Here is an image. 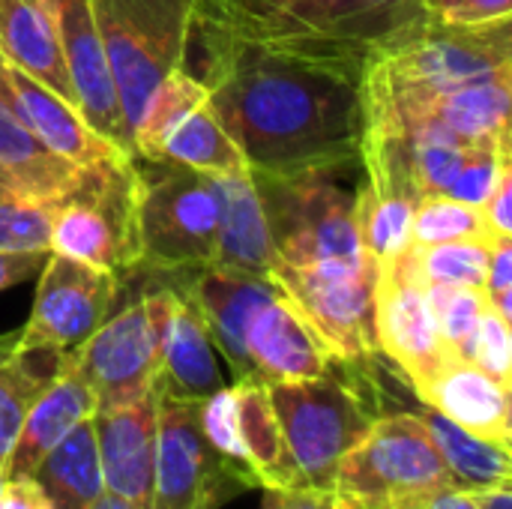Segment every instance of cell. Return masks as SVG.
I'll return each mask as SVG.
<instances>
[{
    "label": "cell",
    "mask_w": 512,
    "mask_h": 509,
    "mask_svg": "<svg viewBox=\"0 0 512 509\" xmlns=\"http://www.w3.org/2000/svg\"><path fill=\"white\" fill-rule=\"evenodd\" d=\"M195 78L249 171L360 165V72L195 12Z\"/></svg>",
    "instance_id": "cell-1"
},
{
    "label": "cell",
    "mask_w": 512,
    "mask_h": 509,
    "mask_svg": "<svg viewBox=\"0 0 512 509\" xmlns=\"http://www.w3.org/2000/svg\"><path fill=\"white\" fill-rule=\"evenodd\" d=\"M198 12L261 42L351 66L423 24V0H198Z\"/></svg>",
    "instance_id": "cell-2"
},
{
    "label": "cell",
    "mask_w": 512,
    "mask_h": 509,
    "mask_svg": "<svg viewBox=\"0 0 512 509\" xmlns=\"http://www.w3.org/2000/svg\"><path fill=\"white\" fill-rule=\"evenodd\" d=\"M372 369L333 360L318 378L267 384L285 441L291 489L330 492L339 462L369 435L375 420L387 414L381 411Z\"/></svg>",
    "instance_id": "cell-3"
},
{
    "label": "cell",
    "mask_w": 512,
    "mask_h": 509,
    "mask_svg": "<svg viewBox=\"0 0 512 509\" xmlns=\"http://www.w3.org/2000/svg\"><path fill=\"white\" fill-rule=\"evenodd\" d=\"M504 72H512V18L471 27L426 18L366 60L360 93L429 96Z\"/></svg>",
    "instance_id": "cell-4"
},
{
    "label": "cell",
    "mask_w": 512,
    "mask_h": 509,
    "mask_svg": "<svg viewBox=\"0 0 512 509\" xmlns=\"http://www.w3.org/2000/svg\"><path fill=\"white\" fill-rule=\"evenodd\" d=\"M360 165L342 168H303V171H249L258 189L273 261L312 267V264H357L366 261L354 222V198L345 177Z\"/></svg>",
    "instance_id": "cell-5"
},
{
    "label": "cell",
    "mask_w": 512,
    "mask_h": 509,
    "mask_svg": "<svg viewBox=\"0 0 512 509\" xmlns=\"http://www.w3.org/2000/svg\"><path fill=\"white\" fill-rule=\"evenodd\" d=\"M138 162V243L144 276H168L213 264L219 225L216 177L168 162Z\"/></svg>",
    "instance_id": "cell-6"
},
{
    "label": "cell",
    "mask_w": 512,
    "mask_h": 509,
    "mask_svg": "<svg viewBox=\"0 0 512 509\" xmlns=\"http://www.w3.org/2000/svg\"><path fill=\"white\" fill-rule=\"evenodd\" d=\"M453 486L417 411L381 414L369 435L339 462L333 498L345 509H423Z\"/></svg>",
    "instance_id": "cell-7"
},
{
    "label": "cell",
    "mask_w": 512,
    "mask_h": 509,
    "mask_svg": "<svg viewBox=\"0 0 512 509\" xmlns=\"http://www.w3.org/2000/svg\"><path fill=\"white\" fill-rule=\"evenodd\" d=\"M93 12L132 141L156 84L189 60L198 0H93Z\"/></svg>",
    "instance_id": "cell-8"
},
{
    "label": "cell",
    "mask_w": 512,
    "mask_h": 509,
    "mask_svg": "<svg viewBox=\"0 0 512 509\" xmlns=\"http://www.w3.org/2000/svg\"><path fill=\"white\" fill-rule=\"evenodd\" d=\"M375 276L369 261L357 264H276L270 279L309 324L318 342L336 363L372 369L378 354L375 342Z\"/></svg>",
    "instance_id": "cell-9"
},
{
    "label": "cell",
    "mask_w": 512,
    "mask_h": 509,
    "mask_svg": "<svg viewBox=\"0 0 512 509\" xmlns=\"http://www.w3.org/2000/svg\"><path fill=\"white\" fill-rule=\"evenodd\" d=\"M132 153L135 159H168L210 177L249 171L240 147L216 117L207 87L189 66L165 75L150 93L132 129Z\"/></svg>",
    "instance_id": "cell-10"
},
{
    "label": "cell",
    "mask_w": 512,
    "mask_h": 509,
    "mask_svg": "<svg viewBox=\"0 0 512 509\" xmlns=\"http://www.w3.org/2000/svg\"><path fill=\"white\" fill-rule=\"evenodd\" d=\"M138 162L90 174L81 192L54 207L48 252L117 276L123 285L141 264Z\"/></svg>",
    "instance_id": "cell-11"
},
{
    "label": "cell",
    "mask_w": 512,
    "mask_h": 509,
    "mask_svg": "<svg viewBox=\"0 0 512 509\" xmlns=\"http://www.w3.org/2000/svg\"><path fill=\"white\" fill-rule=\"evenodd\" d=\"M246 489L252 480L201 435L198 402L159 396L150 509H219Z\"/></svg>",
    "instance_id": "cell-12"
},
{
    "label": "cell",
    "mask_w": 512,
    "mask_h": 509,
    "mask_svg": "<svg viewBox=\"0 0 512 509\" xmlns=\"http://www.w3.org/2000/svg\"><path fill=\"white\" fill-rule=\"evenodd\" d=\"M123 291L126 285L117 276L48 252L39 267L30 315L18 327V342L24 348L75 357L117 309Z\"/></svg>",
    "instance_id": "cell-13"
},
{
    "label": "cell",
    "mask_w": 512,
    "mask_h": 509,
    "mask_svg": "<svg viewBox=\"0 0 512 509\" xmlns=\"http://www.w3.org/2000/svg\"><path fill=\"white\" fill-rule=\"evenodd\" d=\"M375 342L378 354L387 357L411 393L426 384L444 363L447 354L429 297L426 282L414 267L411 246L390 264L378 267L375 276Z\"/></svg>",
    "instance_id": "cell-14"
},
{
    "label": "cell",
    "mask_w": 512,
    "mask_h": 509,
    "mask_svg": "<svg viewBox=\"0 0 512 509\" xmlns=\"http://www.w3.org/2000/svg\"><path fill=\"white\" fill-rule=\"evenodd\" d=\"M75 366L90 384L99 408L126 405L156 390L159 327L141 288L120 300L105 324L78 348Z\"/></svg>",
    "instance_id": "cell-15"
},
{
    "label": "cell",
    "mask_w": 512,
    "mask_h": 509,
    "mask_svg": "<svg viewBox=\"0 0 512 509\" xmlns=\"http://www.w3.org/2000/svg\"><path fill=\"white\" fill-rule=\"evenodd\" d=\"M144 303L159 327V396L201 402L216 393L225 378L216 363V348L192 303L168 282L147 276L141 285Z\"/></svg>",
    "instance_id": "cell-16"
},
{
    "label": "cell",
    "mask_w": 512,
    "mask_h": 509,
    "mask_svg": "<svg viewBox=\"0 0 512 509\" xmlns=\"http://www.w3.org/2000/svg\"><path fill=\"white\" fill-rule=\"evenodd\" d=\"M156 279L168 282L192 303V309L207 327L216 354L225 357L234 381H255L246 354V330L255 312L279 294V285L273 279L246 276L213 264L201 270L156 276Z\"/></svg>",
    "instance_id": "cell-17"
},
{
    "label": "cell",
    "mask_w": 512,
    "mask_h": 509,
    "mask_svg": "<svg viewBox=\"0 0 512 509\" xmlns=\"http://www.w3.org/2000/svg\"><path fill=\"white\" fill-rule=\"evenodd\" d=\"M0 81H3L15 111L21 114V120L60 159L72 162L75 168L93 171V174L126 168L135 162V156L129 150H123L120 144L99 135L66 96L45 87L42 81H36L33 75H27L24 69H18L15 63H9L3 57H0Z\"/></svg>",
    "instance_id": "cell-18"
},
{
    "label": "cell",
    "mask_w": 512,
    "mask_h": 509,
    "mask_svg": "<svg viewBox=\"0 0 512 509\" xmlns=\"http://www.w3.org/2000/svg\"><path fill=\"white\" fill-rule=\"evenodd\" d=\"M54 15H57L60 51H63V66H66L75 108L99 135H105L108 141L132 153L129 129L123 123V111H120L114 75H111L108 51L96 24L93 0H54Z\"/></svg>",
    "instance_id": "cell-19"
},
{
    "label": "cell",
    "mask_w": 512,
    "mask_h": 509,
    "mask_svg": "<svg viewBox=\"0 0 512 509\" xmlns=\"http://www.w3.org/2000/svg\"><path fill=\"white\" fill-rule=\"evenodd\" d=\"M156 414L159 390L114 408H96L93 438L105 492L135 509H150L156 468Z\"/></svg>",
    "instance_id": "cell-20"
},
{
    "label": "cell",
    "mask_w": 512,
    "mask_h": 509,
    "mask_svg": "<svg viewBox=\"0 0 512 509\" xmlns=\"http://www.w3.org/2000/svg\"><path fill=\"white\" fill-rule=\"evenodd\" d=\"M246 354L258 384H291L318 378L330 369L333 357L279 291L267 300L246 330Z\"/></svg>",
    "instance_id": "cell-21"
},
{
    "label": "cell",
    "mask_w": 512,
    "mask_h": 509,
    "mask_svg": "<svg viewBox=\"0 0 512 509\" xmlns=\"http://www.w3.org/2000/svg\"><path fill=\"white\" fill-rule=\"evenodd\" d=\"M417 402L438 411L459 429L512 447L510 387L486 375L468 360L444 363L426 384L414 390Z\"/></svg>",
    "instance_id": "cell-22"
},
{
    "label": "cell",
    "mask_w": 512,
    "mask_h": 509,
    "mask_svg": "<svg viewBox=\"0 0 512 509\" xmlns=\"http://www.w3.org/2000/svg\"><path fill=\"white\" fill-rule=\"evenodd\" d=\"M96 396L84 375L75 366V357L48 381V387L33 399L21 432L15 438L12 456L6 462L3 477L33 474L42 459L81 423H87L96 414Z\"/></svg>",
    "instance_id": "cell-23"
},
{
    "label": "cell",
    "mask_w": 512,
    "mask_h": 509,
    "mask_svg": "<svg viewBox=\"0 0 512 509\" xmlns=\"http://www.w3.org/2000/svg\"><path fill=\"white\" fill-rule=\"evenodd\" d=\"M93 171L75 168L72 162L51 153L33 129L15 111L3 81H0V177L18 186L21 192L45 201L63 204L84 189Z\"/></svg>",
    "instance_id": "cell-24"
},
{
    "label": "cell",
    "mask_w": 512,
    "mask_h": 509,
    "mask_svg": "<svg viewBox=\"0 0 512 509\" xmlns=\"http://www.w3.org/2000/svg\"><path fill=\"white\" fill-rule=\"evenodd\" d=\"M216 186H219V225H216L213 267L270 279L273 246H270V231L252 174L246 171V174L216 177Z\"/></svg>",
    "instance_id": "cell-25"
},
{
    "label": "cell",
    "mask_w": 512,
    "mask_h": 509,
    "mask_svg": "<svg viewBox=\"0 0 512 509\" xmlns=\"http://www.w3.org/2000/svg\"><path fill=\"white\" fill-rule=\"evenodd\" d=\"M0 57L72 102L54 0H0Z\"/></svg>",
    "instance_id": "cell-26"
},
{
    "label": "cell",
    "mask_w": 512,
    "mask_h": 509,
    "mask_svg": "<svg viewBox=\"0 0 512 509\" xmlns=\"http://www.w3.org/2000/svg\"><path fill=\"white\" fill-rule=\"evenodd\" d=\"M69 360L72 357L24 348L18 342V330L0 336V477L33 399Z\"/></svg>",
    "instance_id": "cell-27"
},
{
    "label": "cell",
    "mask_w": 512,
    "mask_h": 509,
    "mask_svg": "<svg viewBox=\"0 0 512 509\" xmlns=\"http://www.w3.org/2000/svg\"><path fill=\"white\" fill-rule=\"evenodd\" d=\"M417 417L423 420L456 489L477 495L495 486H512L510 447L477 438L426 405L417 408Z\"/></svg>",
    "instance_id": "cell-28"
},
{
    "label": "cell",
    "mask_w": 512,
    "mask_h": 509,
    "mask_svg": "<svg viewBox=\"0 0 512 509\" xmlns=\"http://www.w3.org/2000/svg\"><path fill=\"white\" fill-rule=\"evenodd\" d=\"M237 390V423L240 441L246 453V465L258 483V489H291L288 456L282 429L267 396V384L258 381H234Z\"/></svg>",
    "instance_id": "cell-29"
},
{
    "label": "cell",
    "mask_w": 512,
    "mask_h": 509,
    "mask_svg": "<svg viewBox=\"0 0 512 509\" xmlns=\"http://www.w3.org/2000/svg\"><path fill=\"white\" fill-rule=\"evenodd\" d=\"M90 420L72 429L33 471L54 509H87L105 492Z\"/></svg>",
    "instance_id": "cell-30"
},
{
    "label": "cell",
    "mask_w": 512,
    "mask_h": 509,
    "mask_svg": "<svg viewBox=\"0 0 512 509\" xmlns=\"http://www.w3.org/2000/svg\"><path fill=\"white\" fill-rule=\"evenodd\" d=\"M414 207L417 201L399 195H381L360 177L357 198H354V222H357L363 258L369 264L384 267L411 246Z\"/></svg>",
    "instance_id": "cell-31"
},
{
    "label": "cell",
    "mask_w": 512,
    "mask_h": 509,
    "mask_svg": "<svg viewBox=\"0 0 512 509\" xmlns=\"http://www.w3.org/2000/svg\"><path fill=\"white\" fill-rule=\"evenodd\" d=\"M480 207L462 204L447 195L420 198L411 222V246H438L456 240H492Z\"/></svg>",
    "instance_id": "cell-32"
},
{
    "label": "cell",
    "mask_w": 512,
    "mask_h": 509,
    "mask_svg": "<svg viewBox=\"0 0 512 509\" xmlns=\"http://www.w3.org/2000/svg\"><path fill=\"white\" fill-rule=\"evenodd\" d=\"M492 240H456V243H438V246H411L414 267L426 285H465V288L483 291Z\"/></svg>",
    "instance_id": "cell-33"
},
{
    "label": "cell",
    "mask_w": 512,
    "mask_h": 509,
    "mask_svg": "<svg viewBox=\"0 0 512 509\" xmlns=\"http://www.w3.org/2000/svg\"><path fill=\"white\" fill-rule=\"evenodd\" d=\"M426 297L447 354L453 360L471 363L474 333H477L480 312L486 306V294L480 288H465V285H426Z\"/></svg>",
    "instance_id": "cell-34"
},
{
    "label": "cell",
    "mask_w": 512,
    "mask_h": 509,
    "mask_svg": "<svg viewBox=\"0 0 512 509\" xmlns=\"http://www.w3.org/2000/svg\"><path fill=\"white\" fill-rule=\"evenodd\" d=\"M54 204L0 177V252H48Z\"/></svg>",
    "instance_id": "cell-35"
},
{
    "label": "cell",
    "mask_w": 512,
    "mask_h": 509,
    "mask_svg": "<svg viewBox=\"0 0 512 509\" xmlns=\"http://www.w3.org/2000/svg\"><path fill=\"white\" fill-rule=\"evenodd\" d=\"M198 426H201V435L207 438V444L225 462H231L240 474H246L252 480V486L258 489V483H255V477H252V471L246 465V453H243V441H240L234 384H222L216 393H210L207 399L198 402Z\"/></svg>",
    "instance_id": "cell-36"
},
{
    "label": "cell",
    "mask_w": 512,
    "mask_h": 509,
    "mask_svg": "<svg viewBox=\"0 0 512 509\" xmlns=\"http://www.w3.org/2000/svg\"><path fill=\"white\" fill-rule=\"evenodd\" d=\"M510 162L512 147H474L465 156V162L459 165V171L450 180L444 195L483 210V204L489 201V195H492V189L498 183L501 168L510 165Z\"/></svg>",
    "instance_id": "cell-37"
},
{
    "label": "cell",
    "mask_w": 512,
    "mask_h": 509,
    "mask_svg": "<svg viewBox=\"0 0 512 509\" xmlns=\"http://www.w3.org/2000/svg\"><path fill=\"white\" fill-rule=\"evenodd\" d=\"M471 363L486 375H492L495 381L512 387V321L495 312L489 303L483 306L477 321Z\"/></svg>",
    "instance_id": "cell-38"
},
{
    "label": "cell",
    "mask_w": 512,
    "mask_h": 509,
    "mask_svg": "<svg viewBox=\"0 0 512 509\" xmlns=\"http://www.w3.org/2000/svg\"><path fill=\"white\" fill-rule=\"evenodd\" d=\"M423 9L429 18L459 27L495 24L512 18V0H423Z\"/></svg>",
    "instance_id": "cell-39"
},
{
    "label": "cell",
    "mask_w": 512,
    "mask_h": 509,
    "mask_svg": "<svg viewBox=\"0 0 512 509\" xmlns=\"http://www.w3.org/2000/svg\"><path fill=\"white\" fill-rule=\"evenodd\" d=\"M486 303L512 321V237H495L483 282Z\"/></svg>",
    "instance_id": "cell-40"
},
{
    "label": "cell",
    "mask_w": 512,
    "mask_h": 509,
    "mask_svg": "<svg viewBox=\"0 0 512 509\" xmlns=\"http://www.w3.org/2000/svg\"><path fill=\"white\" fill-rule=\"evenodd\" d=\"M0 509H54V504L33 474H18L0 480Z\"/></svg>",
    "instance_id": "cell-41"
},
{
    "label": "cell",
    "mask_w": 512,
    "mask_h": 509,
    "mask_svg": "<svg viewBox=\"0 0 512 509\" xmlns=\"http://www.w3.org/2000/svg\"><path fill=\"white\" fill-rule=\"evenodd\" d=\"M512 162L501 168L498 183L489 195V201L483 204V216L486 225L495 237H512Z\"/></svg>",
    "instance_id": "cell-42"
},
{
    "label": "cell",
    "mask_w": 512,
    "mask_h": 509,
    "mask_svg": "<svg viewBox=\"0 0 512 509\" xmlns=\"http://www.w3.org/2000/svg\"><path fill=\"white\" fill-rule=\"evenodd\" d=\"M261 509H345L333 492H321V489H267L264 495V507Z\"/></svg>",
    "instance_id": "cell-43"
},
{
    "label": "cell",
    "mask_w": 512,
    "mask_h": 509,
    "mask_svg": "<svg viewBox=\"0 0 512 509\" xmlns=\"http://www.w3.org/2000/svg\"><path fill=\"white\" fill-rule=\"evenodd\" d=\"M48 252H0V294L33 279Z\"/></svg>",
    "instance_id": "cell-44"
},
{
    "label": "cell",
    "mask_w": 512,
    "mask_h": 509,
    "mask_svg": "<svg viewBox=\"0 0 512 509\" xmlns=\"http://www.w3.org/2000/svg\"><path fill=\"white\" fill-rule=\"evenodd\" d=\"M423 509H480L477 507V498L465 489H456V486H444L438 489Z\"/></svg>",
    "instance_id": "cell-45"
},
{
    "label": "cell",
    "mask_w": 512,
    "mask_h": 509,
    "mask_svg": "<svg viewBox=\"0 0 512 509\" xmlns=\"http://www.w3.org/2000/svg\"><path fill=\"white\" fill-rule=\"evenodd\" d=\"M474 498L480 509H512V486H495V489L477 492Z\"/></svg>",
    "instance_id": "cell-46"
},
{
    "label": "cell",
    "mask_w": 512,
    "mask_h": 509,
    "mask_svg": "<svg viewBox=\"0 0 512 509\" xmlns=\"http://www.w3.org/2000/svg\"><path fill=\"white\" fill-rule=\"evenodd\" d=\"M87 509H135L132 504H126V501H120L117 495H111V492H102L93 504Z\"/></svg>",
    "instance_id": "cell-47"
},
{
    "label": "cell",
    "mask_w": 512,
    "mask_h": 509,
    "mask_svg": "<svg viewBox=\"0 0 512 509\" xmlns=\"http://www.w3.org/2000/svg\"><path fill=\"white\" fill-rule=\"evenodd\" d=\"M0 480H3V477H0Z\"/></svg>",
    "instance_id": "cell-48"
},
{
    "label": "cell",
    "mask_w": 512,
    "mask_h": 509,
    "mask_svg": "<svg viewBox=\"0 0 512 509\" xmlns=\"http://www.w3.org/2000/svg\"><path fill=\"white\" fill-rule=\"evenodd\" d=\"M243 3H246V0H243Z\"/></svg>",
    "instance_id": "cell-49"
}]
</instances>
